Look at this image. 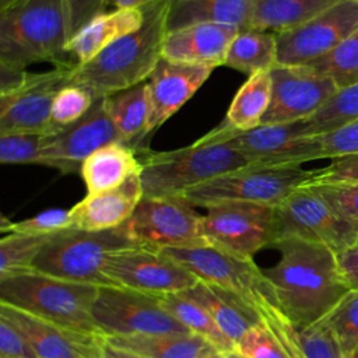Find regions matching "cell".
Instances as JSON below:
<instances>
[{
  "label": "cell",
  "mask_w": 358,
  "mask_h": 358,
  "mask_svg": "<svg viewBox=\"0 0 358 358\" xmlns=\"http://www.w3.org/2000/svg\"><path fill=\"white\" fill-rule=\"evenodd\" d=\"M60 4L70 42V39L92 18L105 13L110 0H60Z\"/></svg>",
  "instance_id": "43"
},
{
  "label": "cell",
  "mask_w": 358,
  "mask_h": 358,
  "mask_svg": "<svg viewBox=\"0 0 358 358\" xmlns=\"http://www.w3.org/2000/svg\"><path fill=\"white\" fill-rule=\"evenodd\" d=\"M232 358H245V357H242L241 354H238L236 351H234V352H232Z\"/></svg>",
  "instance_id": "52"
},
{
  "label": "cell",
  "mask_w": 358,
  "mask_h": 358,
  "mask_svg": "<svg viewBox=\"0 0 358 358\" xmlns=\"http://www.w3.org/2000/svg\"><path fill=\"white\" fill-rule=\"evenodd\" d=\"M345 358H348V357H345Z\"/></svg>",
  "instance_id": "54"
},
{
  "label": "cell",
  "mask_w": 358,
  "mask_h": 358,
  "mask_svg": "<svg viewBox=\"0 0 358 358\" xmlns=\"http://www.w3.org/2000/svg\"><path fill=\"white\" fill-rule=\"evenodd\" d=\"M213 67L171 62H158L147 80L151 112L145 136L161 127L172 117L208 80Z\"/></svg>",
  "instance_id": "19"
},
{
  "label": "cell",
  "mask_w": 358,
  "mask_h": 358,
  "mask_svg": "<svg viewBox=\"0 0 358 358\" xmlns=\"http://www.w3.org/2000/svg\"><path fill=\"white\" fill-rule=\"evenodd\" d=\"M96 99L85 88L76 84H66L59 90L52 105L53 131L80 120Z\"/></svg>",
  "instance_id": "38"
},
{
  "label": "cell",
  "mask_w": 358,
  "mask_h": 358,
  "mask_svg": "<svg viewBox=\"0 0 358 358\" xmlns=\"http://www.w3.org/2000/svg\"><path fill=\"white\" fill-rule=\"evenodd\" d=\"M280 260L263 270L278 306L295 327L322 320L350 291L338 271L336 253L324 245L281 238L274 245Z\"/></svg>",
  "instance_id": "1"
},
{
  "label": "cell",
  "mask_w": 358,
  "mask_h": 358,
  "mask_svg": "<svg viewBox=\"0 0 358 358\" xmlns=\"http://www.w3.org/2000/svg\"><path fill=\"white\" fill-rule=\"evenodd\" d=\"M201 217L183 197H143L126 228L137 245L162 250L206 242Z\"/></svg>",
  "instance_id": "12"
},
{
  "label": "cell",
  "mask_w": 358,
  "mask_h": 358,
  "mask_svg": "<svg viewBox=\"0 0 358 358\" xmlns=\"http://www.w3.org/2000/svg\"><path fill=\"white\" fill-rule=\"evenodd\" d=\"M143 196L140 173L130 176L117 187L87 194L70 208L73 228L87 231L117 228L129 221Z\"/></svg>",
  "instance_id": "22"
},
{
  "label": "cell",
  "mask_w": 358,
  "mask_h": 358,
  "mask_svg": "<svg viewBox=\"0 0 358 358\" xmlns=\"http://www.w3.org/2000/svg\"><path fill=\"white\" fill-rule=\"evenodd\" d=\"M357 1H358V0H357Z\"/></svg>",
  "instance_id": "55"
},
{
  "label": "cell",
  "mask_w": 358,
  "mask_h": 358,
  "mask_svg": "<svg viewBox=\"0 0 358 358\" xmlns=\"http://www.w3.org/2000/svg\"><path fill=\"white\" fill-rule=\"evenodd\" d=\"M158 298L169 315L192 333L206 338L215 350L224 352L235 351V343L222 333L211 315L186 291L165 294Z\"/></svg>",
  "instance_id": "32"
},
{
  "label": "cell",
  "mask_w": 358,
  "mask_h": 358,
  "mask_svg": "<svg viewBox=\"0 0 358 358\" xmlns=\"http://www.w3.org/2000/svg\"><path fill=\"white\" fill-rule=\"evenodd\" d=\"M201 232L207 243L241 257L253 259L278 241L274 206L250 201H218L204 207Z\"/></svg>",
  "instance_id": "8"
},
{
  "label": "cell",
  "mask_w": 358,
  "mask_h": 358,
  "mask_svg": "<svg viewBox=\"0 0 358 358\" xmlns=\"http://www.w3.org/2000/svg\"><path fill=\"white\" fill-rule=\"evenodd\" d=\"M355 32H358V1L340 0L308 22L275 34L277 64H309Z\"/></svg>",
  "instance_id": "16"
},
{
  "label": "cell",
  "mask_w": 358,
  "mask_h": 358,
  "mask_svg": "<svg viewBox=\"0 0 358 358\" xmlns=\"http://www.w3.org/2000/svg\"><path fill=\"white\" fill-rule=\"evenodd\" d=\"M320 140L322 158H336L358 152V120L317 134Z\"/></svg>",
  "instance_id": "44"
},
{
  "label": "cell",
  "mask_w": 358,
  "mask_h": 358,
  "mask_svg": "<svg viewBox=\"0 0 358 358\" xmlns=\"http://www.w3.org/2000/svg\"><path fill=\"white\" fill-rule=\"evenodd\" d=\"M154 0H110L115 8H143Z\"/></svg>",
  "instance_id": "49"
},
{
  "label": "cell",
  "mask_w": 358,
  "mask_h": 358,
  "mask_svg": "<svg viewBox=\"0 0 358 358\" xmlns=\"http://www.w3.org/2000/svg\"><path fill=\"white\" fill-rule=\"evenodd\" d=\"M235 351L245 358H306L301 347L281 343L263 324L246 331L236 343Z\"/></svg>",
  "instance_id": "37"
},
{
  "label": "cell",
  "mask_w": 358,
  "mask_h": 358,
  "mask_svg": "<svg viewBox=\"0 0 358 358\" xmlns=\"http://www.w3.org/2000/svg\"><path fill=\"white\" fill-rule=\"evenodd\" d=\"M340 0H253L248 28L274 34L294 29Z\"/></svg>",
  "instance_id": "27"
},
{
  "label": "cell",
  "mask_w": 358,
  "mask_h": 358,
  "mask_svg": "<svg viewBox=\"0 0 358 358\" xmlns=\"http://www.w3.org/2000/svg\"><path fill=\"white\" fill-rule=\"evenodd\" d=\"M131 246L140 245L130 238L126 224L103 231L69 228L48 239L34 260V271L74 282L110 285L103 274L109 256Z\"/></svg>",
  "instance_id": "6"
},
{
  "label": "cell",
  "mask_w": 358,
  "mask_h": 358,
  "mask_svg": "<svg viewBox=\"0 0 358 358\" xmlns=\"http://www.w3.org/2000/svg\"><path fill=\"white\" fill-rule=\"evenodd\" d=\"M115 141L122 140L109 115L108 96L98 98L80 120L43 134L41 165L62 173H80L92 152Z\"/></svg>",
  "instance_id": "17"
},
{
  "label": "cell",
  "mask_w": 358,
  "mask_h": 358,
  "mask_svg": "<svg viewBox=\"0 0 358 358\" xmlns=\"http://www.w3.org/2000/svg\"><path fill=\"white\" fill-rule=\"evenodd\" d=\"M303 66L331 78L338 90L358 84V32L327 55Z\"/></svg>",
  "instance_id": "35"
},
{
  "label": "cell",
  "mask_w": 358,
  "mask_h": 358,
  "mask_svg": "<svg viewBox=\"0 0 358 358\" xmlns=\"http://www.w3.org/2000/svg\"><path fill=\"white\" fill-rule=\"evenodd\" d=\"M344 357L358 358V291H348L323 317Z\"/></svg>",
  "instance_id": "36"
},
{
  "label": "cell",
  "mask_w": 358,
  "mask_h": 358,
  "mask_svg": "<svg viewBox=\"0 0 358 358\" xmlns=\"http://www.w3.org/2000/svg\"><path fill=\"white\" fill-rule=\"evenodd\" d=\"M143 197H176L229 171L252 165L239 151L224 141L197 140L172 151L138 152Z\"/></svg>",
  "instance_id": "5"
},
{
  "label": "cell",
  "mask_w": 358,
  "mask_h": 358,
  "mask_svg": "<svg viewBox=\"0 0 358 358\" xmlns=\"http://www.w3.org/2000/svg\"><path fill=\"white\" fill-rule=\"evenodd\" d=\"M0 358H38L25 334L0 315Z\"/></svg>",
  "instance_id": "45"
},
{
  "label": "cell",
  "mask_w": 358,
  "mask_h": 358,
  "mask_svg": "<svg viewBox=\"0 0 358 358\" xmlns=\"http://www.w3.org/2000/svg\"><path fill=\"white\" fill-rule=\"evenodd\" d=\"M67 29L60 0H20L0 11V69L66 64Z\"/></svg>",
  "instance_id": "3"
},
{
  "label": "cell",
  "mask_w": 358,
  "mask_h": 358,
  "mask_svg": "<svg viewBox=\"0 0 358 358\" xmlns=\"http://www.w3.org/2000/svg\"><path fill=\"white\" fill-rule=\"evenodd\" d=\"M3 234H27V235H53L56 232L73 228L71 211L66 208H49L22 221H8L1 218Z\"/></svg>",
  "instance_id": "39"
},
{
  "label": "cell",
  "mask_w": 358,
  "mask_h": 358,
  "mask_svg": "<svg viewBox=\"0 0 358 358\" xmlns=\"http://www.w3.org/2000/svg\"><path fill=\"white\" fill-rule=\"evenodd\" d=\"M141 172L138 151L123 141L109 143L92 152L83 164L80 175L87 194L120 186L130 176Z\"/></svg>",
  "instance_id": "25"
},
{
  "label": "cell",
  "mask_w": 358,
  "mask_h": 358,
  "mask_svg": "<svg viewBox=\"0 0 358 358\" xmlns=\"http://www.w3.org/2000/svg\"><path fill=\"white\" fill-rule=\"evenodd\" d=\"M43 134L10 133L0 134V162L41 165Z\"/></svg>",
  "instance_id": "40"
},
{
  "label": "cell",
  "mask_w": 358,
  "mask_h": 358,
  "mask_svg": "<svg viewBox=\"0 0 358 358\" xmlns=\"http://www.w3.org/2000/svg\"><path fill=\"white\" fill-rule=\"evenodd\" d=\"M278 239L299 238L338 253L357 243L358 222L340 217L320 196L302 186L277 207Z\"/></svg>",
  "instance_id": "11"
},
{
  "label": "cell",
  "mask_w": 358,
  "mask_h": 358,
  "mask_svg": "<svg viewBox=\"0 0 358 358\" xmlns=\"http://www.w3.org/2000/svg\"><path fill=\"white\" fill-rule=\"evenodd\" d=\"M298 337L306 358H345L336 336L323 319L299 327Z\"/></svg>",
  "instance_id": "42"
},
{
  "label": "cell",
  "mask_w": 358,
  "mask_h": 358,
  "mask_svg": "<svg viewBox=\"0 0 358 358\" xmlns=\"http://www.w3.org/2000/svg\"><path fill=\"white\" fill-rule=\"evenodd\" d=\"M239 27L229 24H194L166 32L162 45V57L194 66H224L232 39Z\"/></svg>",
  "instance_id": "21"
},
{
  "label": "cell",
  "mask_w": 358,
  "mask_h": 358,
  "mask_svg": "<svg viewBox=\"0 0 358 358\" xmlns=\"http://www.w3.org/2000/svg\"><path fill=\"white\" fill-rule=\"evenodd\" d=\"M358 120V84L338 90L316 113L303 119L309 136L322 134Z\"/></svg>",
  "instance_id": "33"
},
{
  "label": "cell",
  "mask_w": 358,
  "mask_h": 358,
  "mask_svg": "<svg viewBox=\"0 0 358 358\" xmlns=\"http://www.w3.org/2000/svg\"><path fill=\"white\" fill-rule=\"evenodd\" d=\"M112 345L127 348L148 358H201L215 350L206 338L194 334L103 336Z\"/></svg>",
  "instance_id": "28"
},
{
  "label": "cell",
  "mask_w": 358,
  "mask_h": 358,
  "mask_svg": "<svg viewBox=\"0 0 358 358\" xmlns=\"http://www.w3.org/2000/svg\"><path fill=\"white\" fill-rule=\"evenodd\" d=\"M92 316L103 336L192 333L162 308L157 295L117 285L99 287Z\"/></svg>",
  "instance_id": "10"
},
{
  "label": "cell",
  "mask_w": 358,
  "mask_h": 358,
  "mask_svg": "<svg viewBox=\"0 0 358 358\" xmlns=\"http://www.w3.org/2000/svg\"><path fill=\"white\" fill-rule=\"evenodd\" d=\"M0 315L25 334L38 358H102L103 336L63 329L6 303H0Z\"/></svg>",
  "instance_id": "20"
},
{
  "label": "cell",
  "mask_w": 358,
  "mask_h": 358,
  "mask_svg": "<svg viewBox=\"0 0 358 358\" xmlns=\"http://www.w3.org/2000/svg\"><path fill=\"white\" fill-rule=\"evenodd\" d=\"M52 235L7 234L0 241V280L34 271V260Z\"/></svg>",
  "instance_id": "34"
},
{
  "label": "cell",
  "mask_w": 358,
  "mask_h": 358,
  "mask_svg": "<svg viewBox=\"0 0 358 358\" xmlns=\"http://www.w3.org/2000/svg\"><path fill=\"white\" fill-rule=\"evenodd\" d=\"M103 274L110 285L157 296L182 292L199 282L192 273L165 252L147 246H131L112 253Z\"/></svg>",
  "instance_id": "14"
},
{
  "label": "cell",
  "mask_w": 358,
  "mask_h": 358,
  "mask_svg": "<svg viewBox=\"0 0 358 358\" xmlns=\"http://www.w3.org/2000/svg\"><path fill=\"white\" fill-rule=\"evenodd\" d=\"M99 287L67 281L38 271L0 280V303L73 331L103 336L92 316Z\"/></svg>",
  "instance_id": "4"
},
{
  "label": "cell",
  "mask_w": 358,
  "mask_h": 358,
  "mask_svg": "<svg viewBox=\"0 0 358 358\" xmlns=\"http://www.w3.org/2000/svg\"><path fill=\"white\" fill-rule=\"evenodd\" d=\"M336 182H358V152L331 158L327 166L315 169V178L310 183Z\"/></svg>",
  "instance_id": "46"
},
{
  "label": "cell",
  "mask_w": 358,
  "mask_h": 358,
  "mask_svg": "<svg viewBox=\"0 0 358 358\" xmlns=\"http://www.w3.org/2000/svg\"><path fill=\"white\" fill-rule=\"evenodd\" d=\"M357 243H358V239H357Z\"/></svg>",
  "instance_id": "53"
},
{
  "label": "cell",
  "mask_w": 358,
  "mask_h": 358,
  "mask_svg": "<svg viewBox=\"0 0 358 358\" xmlns=\"http://www.w3.org/2000/svg\"><path fill=\"white\" fill-rule=\"evenodd\" d=\"M313 178L315 169L299 165H246L192 187L179 197L203 208L218 201H250L277 207Z\"/></svg>",
  "instance_id": "7"
},
{
  "label": "cell",
  "mask_w": 358,
  "mask_h": 358,
  "mask_svg": "<svg viewBox=\"0 0 358 358\" xmlns=\"http://www.w3.org/2000/svg\"><path fill=\"white\" fill-rule=\"evenodd\" d=\"M232 352H234V351H232ZM232 352H224V351L213 350V351L207 352L206 355H203L201 358H232Z\"/></svg>",
  "instance_id": "50"
},
{
  "label": "cell",
  "mask_w": 358,
  "mask_h": 358,
  "mask_svg": "<svg viewBox=\"0 0 358 358\" xmlns=\"http://www.w3.org/2000/svg\"><path fill=\"white\" fill-rule=\"evenodd\" d=\"M320 196L340 217L358 222V182L305 185Z\"/></svg>",
  "instance_id": "41"
},
{
  "label": "cell",
  "mask_w": 358,
  "mask_h": 358,
  "mask_svg": "<svg viewBox=\"0 0 358 358\" xmlns=\"http://www.w3.org/2000/svg\"><path fill=\"white\" fill-rule=\"evenodd\" d=\"M17 1H20V0H0V11H1V10L8 8L10 6L15 4Z\"/></svg>",
  "instance_id": "51"
},
{
  "label": "cell",
  "mask_w": 358,
  "mask_h": 358,
  "mask_svg": "<svg viewBox=\"0 0 358 358\" xmlns=\"http://www.w3.org/2000/svg\"><path fill=\"white\" fill-rule=\"evenodd\" d=\"M271 99L262 124H285L316 113L337 91L334 81L308 66L275 64L270 70Z\"/></svg>",
  "instance_id": "18"
},
{
  "label": "cell",
  "mask_w": 358,
  "mask_h": 358,
  "mask_svg": "<svg viewBox=\"0 0 358 358\" xmlns=\"http://www.w3.org/2000/svg\"><path fill=\"white\" fill-rule=\"evenodd\" d=\"M70 66L66 63L45 73H25L17 85L0 92V134L53 131V99L69 84Z\"/></svg>",
  "instance_id": "13"
},
{
  "label": "cell",
  "mask_w": 358,
  "mask_h": 358,
  "mask_svg": "<svg viewBox=\"0 0 358 358\" xmlns=\"http://www.w3.org/2000/svg\"><path fill=\"white\" fill-rule=\"evenodd\" d=\"M206 141H224L239 151L252 165H299L322 159L317 134L309 136L303 120L285 124H260L246 131H231L217 126Z\"/></svg>",
  "instance_id": "9"
},
{
  "label": "cell",
  "mask_w": 358,
  "mask_h": 358,
  "mask_svg": "<svg viewBox=\"0 0 358 358\" xmlns=\"http://www.w3.org/2000/svg\"><path fill=\"white\" fill-rule=\"evenodd\" d=\"M271 99L270 71H260L248 77L236 91L220 124L231 131H246L262 124Z\"/></svg>",
  "instance_id": "30"
},
{
  "label": "cell",
  "mask_w": 358,
  "mask_h": 358,
  "mask_svg": "<svg viewBox=\"0 0 358 358\" xmlns=\"http://www.w3.org/2000/svg\"><path fill=\"white\" fill-rule=\"evenodd\" d=\"M277 64V38L274 32L241 28L232 39L224 66L249 76L270 71Z\"/></svg>",
  "instance_id": "31"
},
{
  "label": "cell",
  "mask_w": 358,
  "mask_h": 358,
  "mask_svg": "<svg viewBox=\"0 0 358 358\" xmlns=\"http://www.w3.org/2000/svg\"><path fill=\"white\" fill-rule=\"evenodd\" d=\"M253 0H168L166 32L194 24H229L248 28Z\"/></svg>",
  "instance_id": "26"
},
{
  "label": "cell",
  "mask_w": 358,
  "mask_h": 358,
  "mask_svg": "<svg viewBox=\"0 0 358 358\" xmlns=\"http://www.w3.org/2000/svg\"><path fill=\"white\" fill-rule=\"evenodd\" d=\"M199 281L235 291L245 298L274 294L263 270L253 259H246L207 242L162 249Z\"/></svg>",
  "instance_id": "15"
},
{
  "label": "cell",
  "mask_w": 358,
  "mask_h": 358,
  "mask_svg": "<svg viewBox=\"0 0 358 358\" xmlns=\"http://www.w3.org/2000/svg\"><path fill=\"white\" fill-rule=\"evenodd\" d=\"M108 109L120 140L138 151L151 112L147 81L108 96Z\"/></svg>",
  "instance_id": "29"
},
{
  "label": "cell",
  "mask_w": 358,
  "mask_h": 358,
  "mask_svg": "<svg viewBox=\"0 0 358 358\" xmlns=\"http://www.w3.org/2000/svg\"><path fill=\"white\" fill-rule=\"evenodd\" d=\"M141 27L110 43L92 60L71 64L67 83L85 88L98 99L145 83L162 57L168 0L143 7Z\"/></svg>",
  "instance_id": "2"
},
{
  "label": "cell",
  "mask_w": 358,
  "mask_h": 358,
  "mask_svg": "<svg viewBox=\"0 0 358 358\" xmlns=\"http://www.w3.org/2000/svg\"><path fill=\"white\" fill-rule=\"evenodd\" d=\"M102 358H148L127 348L116 347L102 338Z\"/></svg>",
  "instance_id": "48"
},
{
  "label": "cell",
  "mask_w": 358,
  "mask_h": 358,
  "mask_svg": "<svg viewBox=\"0 0 358 358\" xmlns=\"http://www.w3.org/2000/svg\"><path fill=\"white\" fill-rule=\"evenodd\" d=\"M186 292L211 315L222 333L235 345L246 331L262 324L253 305L235 291L199 281Z\"/></svg>",
  "instance_id": "23"
},
{
  "label": "cell",
  "mask_w": 358,
  "mask_h": 358,
  "mask_svg": "<svg viewBox=\"0 0 358 358\" xmlns=\"http://www.w3.org/2000/svg\"><path fill=\"white\" fill-rule=\"evenodd\" d=\"M144 21L143 8H115L102 13L83 27L67 43V53L76 64L92 60L98 53L122 36L138 29Z\"/></svg>",
  "instance_id": "24"
},
{
  "label": "cell",
  "mask_w": 358,
  "mask_h": 358,
  "mask_svg": "<svg viewBox=\"0 0 358 358\" xmlns=\"http://www.w3.org/2000/svg\"><path fill=\"white\" fill-rule=\"evenodd\" d=\"M338 271L350 291H358V243L336 253Z\"/></svg>",
  "instance_id": "47"
}]
</instances>
